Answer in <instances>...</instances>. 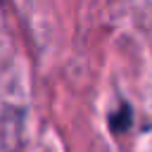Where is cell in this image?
I'll use <instances>...</instances> for the list:
<instances>
[{
	"mask_svg": "<svg viewBox=\"0 0 152 152\" xmlns=\"http://www.w3.org/2000/svg\"><path fill=\"white\" fill-rule=\"evenodd\" d=\"M131 124H133V109H131V104L124 102L116 112H112L109 128H112V133H126L131 128Z\"/></svg>",
	"mask_w": 152,
	"mask_h": 152,
	"instance_id": "1",
	"label": "cell"
}]
</instances>
